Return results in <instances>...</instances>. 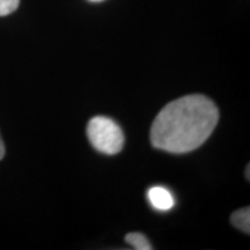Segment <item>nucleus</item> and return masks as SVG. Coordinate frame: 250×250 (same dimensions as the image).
Listing matches in <instances>:
<instances>
[{"label": "nucleus", "instance_id": "f257e3e1", "mask_svg": "<svg viewBox=\"0 0 250 250\" xmlns=\"http://www.w3.org/2000/svg\"><path fill=\"white\" fill-rule=\"evenodd\" d=\"M219 121L213 101L204 95H187L168 103L155 117L151 143L155 148L181 154L202 146Z\"/></svg>", "mask_w": 250, "mask_h": 250}, {"label": "nucleus", "instance_id": "f03ea898", "mask_svg": "<svg viewBox=\"0 0 250 250\" xmlns=\"http://www.w3.org/2000/svg\"><path fill=\"white\" fill-rule=\"evenodd\" d=\"M87 137L96 151L107 155L117 154L124 146L123 130L116 122L104 116H95L87 125Z\"/></svg>", "mask_w": 250, "mask_h": 250}, {"label": "nucleus", "instance_id": "7ed1b4c3", "mask_svg": "<svg viewBox=\"0 0 250 250\" xmlns=\"http://www.w3.org/2000/svg\"><path fill=\"white\" fill-rule=\"evenodd\" d=\"M147 198L155 210L169 211L175 204L174 196L164 187H153L148 190Z\"/></svg>", "mask_w": 250, "mask_h": 250}, {"label": "nucleus", "instance_id": "20e7f679", "mask_svg": "<svg viewBox=\"0 0 250 250\" xmlns=\"http://www.w3.org/2000/svg\"><path fill=\"white\" fill-rule=\"evenodd\" d=\"M233 226L237 229L242 230L243 233H250V210L249 208H243L241 210L234 212L230 217Z\"/></svg>", "mask_w": 250, "mask_h": 250}, {"label": "nucleus", "instance_id": "39448f33", "mask_svg": "<svg viewBox=\"0 0 250 250\" xmlns=\"http://www.w3.org/2000/svg\"><path fill=\"white\" fill-rule=\"evenodd\" d=\"M125 241L137 250H151L153 247L146 236L142 233H130L125 236Z\"/></svg>", "mask_w": 250, "mask_h": 250}, {"label": "nucleus", "instance_id": "423d86ee", "mask_svg": "<svg viewBox=\"0 0 250 250\" xmlns=\"http://www.w3.org/2000/svg\"><path fill=\"white\" fill-rule=\"evenodd\" d=\"M20 0H0V17L13 13L19 7Z\"/></svg>", "mask_w": 250, "mask_h": 250}, {"label": "nucleus", "instance_id": "0eeeda50", "mask_svg": "<svg viewBox=\"0 0 250 250\" xmlns=\"http://www.w3.org/2000/svg\"><path fill=\"white\" fill-rule=\"evenodd\" d=\"M4 156H5V145H4V142H2V139H1V136H0V160H1Z\"/></svg>", "mask_w": 250, "mask_h": 250}, {"label": "nucleus", "instance_id": "6e6552de", "mask_svg": "<svg viewBox=\"0 0 250 250\" xmlns=\"http://www.w3.org/2000/svg\"><path fill=\"white\" fill-rule=\"evenodd\" d=\"M247 180H250V176H249V165H248V167H247Z\"/></svg>", "mask_w": 250, "mask_h": 250}, {"label": "nucleus", "instance_id": "1a4fd4ad", "mask_svg": "<svg viewBox=\"0 0 250 250\" xmlns=\"http://www.w3.org/2000/svg\"><path fill=\"white\" fill-rule=\"evenodd\" d=\"M89 1H92V2H101V1H103V0H89Z\"/></svg>", "mask_w": 250, "mask_h": 250}]
</instances>
